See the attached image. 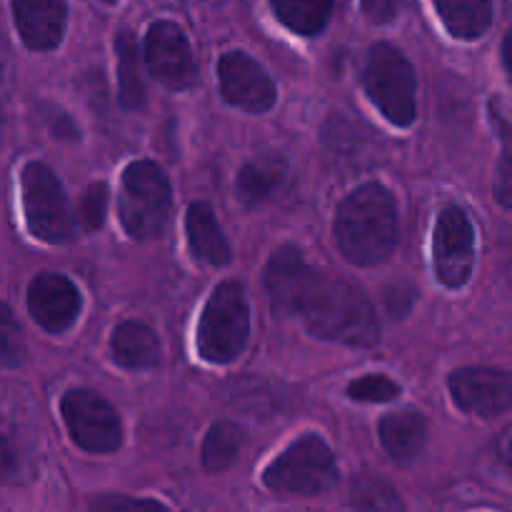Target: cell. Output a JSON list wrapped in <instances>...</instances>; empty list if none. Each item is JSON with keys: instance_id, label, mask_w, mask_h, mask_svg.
Listing matches in <instances>:
<instances>
[{"instance_id": "1", "label": "cell", "mask_w": 512, "mask_h": 512, "mask_svg": "<svg viewBox=\"0 0 512 512\" xmlns=\"http://www.w3.org/2000/svg\"><path fill=\"white\" fill-rule=\"evenodd\" d=\"M298 315L305 328L320 340L348 345V348H373L380 340L378 315L368 295L353 283L318 270L300 303Z\"/></svg>"}, {"instance_id": "2", "label": "cell", "mask_w": 512, "mask_h": 512, "mask_svg": "<svg viewBox=\"0 0 512 512\" xmlns=\"http://www.w3.org/2000/svg\"><path fill=\"white\" fill-rule=\"evenodd\" d=\"M335 243L355 265H378L398 245V208L388 188L365 183L340 203Z\"/></svg>"}, {"instance_id": "3", "label": "cell", "mask_w": 512, "mask_h": 512, "mask_svg": "<svg viewBox=\"0 0 512 512\" xmlns=\"http://www.w3.org/2000/svg\"><path fill=\"white\" fill-rule=\"evenodd\" d=\"M250 335V305L245 288L235 280L220 283L205 303L198 323L200 358L213 365H228L245 350Z\"/></svg>"}, {"instance_id": "4", "label": "cell", "mask_w": 512, "mask_h": 512, "mask_svg": "<svg viewBox=\"0 0 512 512\" xmlns=\"http://www.w3.org/2000/svg\"><path fill=\"white\" fill-rule=\"evenodd\" d=\"M120 223L135 240H153L165 230L173 208L168 175L150 160H135L125 168L120 188Z\"/></svg>"}, {"instance_id": "5", "label": "cell", "mask_w": 512, "mask_h": 512, "mask_svg": "<svg viewBox=\"0 0 512 512\" xmlns=\"http://www.w3.org/2000/svg\"><path fill=\"white\" fill-rule=\"evenodd\" d=\"M363 85L380 113L398 128H410L418 118V80L410 60L395 45H373L365 63Z\"/></svg>"}, {"instance_id": "6", "label": "cell", "mask_w": 512, "mask_h": 512, "mask_svg": "<svg viewBox=\"0 0 512 512\" xmlns=\"http://www.w3.org/2000/svg\"><path fill=\"white\" fill-rule=\"evenodd\" d=\"M263 483L275 493L320 495L338 483V463L318 435H305L268 465Z\"/></svg>"}, {"instance_id": "7", "label": "cell", "mask_w": 512, "mask_h": 512, "mask_svg": "<svg viewBox=\"0 0 512 512\" xmlns=\"http://www.w3.org/2000/svg\"><path fill=\"white\" fill-rule=\"evenodd\" d=\"M20 185L30 233L50 245L70 243L75 238L73 213L53 170L43 163H28L20 175Z\"/></svg>"}, {"instance_id": "8", "label": "cell", "mask_w": 512, "mask_h": 512, "mask_svg": "<svg viewBox=\"0 0 512 512\" xmlns=\"http://www.w3.org/2000/svg\"><path fill=\"white\" fill-rule=\"evenodd\" d=\"M70 438L88 453H113L123 443L118 413L103 395L93 390H70L60 403Z\"/></svg>"}, {"instance_id": "9", "label": "cell", "mask_w": 512, "mask_h": 512, "mask_svg": "<svg viewBox=\"0 0 512 512\" xmlns=\"http://www.w3.org/2000/svg\"><path fill=\"white\" fill-rule=\"evenodd\" d=\"M435 275L445 288H463L475 268V230L468 213L448 205L440 213L433 238Z\"/></svg>"}, {"instance_id": "10", "label": "cell", "mask_w": 512, "mask_h": 512, "mask_svg": "<svg viewBox=\"0 0 512 512\" xmlns=\"http://www.w3.org/2000/svg\"><path fill=\"white\" fill-rule=\"evenodd\" d=\"M218 78L223 98L248 113H268L278 100L273 78L243 50H230L218 60Z\"/></svg>"}, {"instance_id": "11", "label": "cell", "mask_w": 512, "mask_h": 512, "mask_svg": "<svg viewBox=\"0 0 512 512\" xmlns=\"http://www.w3.org/2000/svg\"><path fill=\"white\" fill-rule=\"evenodd\" d=\"M145 60L155 78L173 90H185L195 83V60L183 28L170 20L150 25L145 35Z\"/></svg>"}, {"instance_id": "12", "label": "cell", "mask_w": 512, "mask_h": 512, "mask_svg": "<svg viewBox=\"0 0 512 512\" xmlns=\"http://www.w3.org/2000/svg\"><path fill=\"white\" fill-rule=\"evenodd\" d=\"M450 393L458 408L480 418H495L512 408V375L498 368H460L450 375Z\"/></svg>"}, {"instance_id": "13", "label": "cell", "mask_w": 512, "mask_h": 512, "mask_svg": "<svg viewBox=\"0 0 512 512\" xmlns=\"http://www.w3.org/2000/svg\"><path fill=\"white\" fill-rule=\"evenodd\" d=\"M315 273L318 270L310 268L303 253L293 245H283L275 250L265 268V290H268L275 315H283V318L298 315L300 303H303Z\"/></svg>"}, {"instance_id": "14", "label": "cell", "mask_w": 512, "mask_h": 512, "mask_svg": "<svg viewBox=\"0 0 512 512\" xmlns=\"http://www.w3.org/2000/svg\"><path fill=\"white\" fill-rule=\"evenodd\" d=\"M80 305L78 288L65 275L43 273L28 288L30 315L48 333H65L78 320Z\"/></svg>"}, {"instance_id": "15", "label": "cell", "mask_w": 512, "mask_h": 512, "mask_svg": "<svg viewBox=\"0 0 512 512\" xmlns=\"http://www.w3.org/2000/svg\"><path fill=\"white\" fill-rule=\"evenodd\" d=\"M13 15L28 48L53 50L63 40L68 0H13Z\"/></svg>"}, {"instance_id": "16", "label": "cell", "mask_w": 512, "mask_h": 512, "mask_svg": "<svg viewBox=\"0 0 512 512\" xmlns=\"http://www.w3.org/2000/svg\"><path fill=\"white\" fill-rule=\"evenodd\" d=\"M380 440L395 463H413L428 443V423L418 410H400L380 420Z\"/></svg>"}, {"instance_id": "17", "label": "cell", "mask_w": 512, "mask_h": 512, "mask_svg": "<svg viewBox=\"0 0 512 512\" xmlns=\"http://www.w3.org/2000/svg\"><path fill=\"white\" fill-rule=\"evenodd\" d=\"M285 178H288V160L278 150H270V153L255 155L240 168L235 190L245 205H258L268 200L285 183Z\"/></svg>"}, {"instance_id": "18", "label": "cell", "mask_w": 512, "mask_h": 512, "mask_svg": "<svg viewBox=\"0 0 512 512\" xmlns=\"http://www.w3.org/2000/svg\"><path fill=\"white\" fill-rule=\"evenodd\" d=\"M185 230H188V243L195 260L205 265H215V268H223V265L230 263V245L208 203L190 205Z\"/></svg>"}, {"instance_id": "19", "label": "cell", "mask_w": 512, "mask_h": 512, "mask_svg": "<svg viewBox=\"0 0 512 512\" xmlns=\"http://www.w3.org/2000/svg\"><path fill=\"white\" fill-rule=\"evenodd\" d=\"M110 350H113L115 363L125 370L153 368L160 360L158 335L138 320H125L115 328Z\"/></svg>"}, {"instance_id": "20", "label": "cell", "mask_w": 512, "mask_h": 512, "mask_svg": "<svg viewBox=\"0 0 512 512\" xmlns=\"http://www.w3.org/2000/svg\"><path fill=\"white\" fill-rule=\"evenodd\" d=\"M440 20L450 35L478 40L493 23V0H433Z\"/></svg>"}, {"instance_id": "21", "label": "cell", "mask_w": 512, "mask_h": 512, "mask_svg": "<svg viewBox=\"0 0 512 512\" xmlns=\"http://www.w3.org/2000/svg\"><path fill=\"white\" fill-rule=\"evenodd\" d=\"M115 53H118V78H120V103L125 110H138L145 105V88L140 78L138 43L130 30H123L115 38Z\"/></svg>"}, {"instance_id": "22", "label": "cell", "mask_w": 512, "mask_h": 512, "mask_svg": "<svg viewBox=\"0 0 512 512\" xmlns=\"http://www.w3.org/2000/svg\"><path fill=\"white\" fill-rule=\"evenodd\" d=\"M285 28L300 35H318L333 15V0H270Z\"/></svg>"}, {"instance_id": "23", "label": "cell", "mask_w": 512, "mask_h": 512, "mask_svg": "<svg viewBox=\"0 0 512 512\" xmlns=\"http://www.w3.org/2000/svg\"><path fill=\"white\" fill-rule=\"evenodd\" d=\"M243 448V430L233 423H218L210 428L203 443V465L210 473H223L235 463Z\"/></svg>"}, {"instance_id": "24", "label": "cell", "mask_w": 512, "mask_h": 512, "mask_svg": "<svg viewBox=\"0 0 512 512\" xmlns=\"http://www.w3.org/2000/svg\"><path fill=\"white\" fill-rule=\"evenodd\" d=\"M348 505L363 510H400L403 503H400L398 493L390 488L388 483L378 478H358L350 488V500Z\"/></svg>"}, {"instance_id": "25", "label": "cell", "mask_w": 512, "mask_h": 512, "mask_svg": "<svg viewBox=\"0 0 512 512\" xmlns=\"http://www.w3.org/2000/svg\"><path fill=\"white\" fill-rule=\"evenodd\" d=\"M25 360V338L13 310L0 303V365L15 368Z\"/></svg>"}, {"instance_id": "26", "label": "cell", "mask_w": 512, "mask_h": 512, "mask_svg": "<svg viewBox=\"0 0 512 512\" xmlns=\"http://www.w3.org/2000/svg\"><path fill=\"white\" fill-rule=\"evenodd\" d=\"M348 395L358 403H390L400 398V385L385 375H365L348 385Z\"/></svg>"}, {"instance_id": "27", "label": "cell", "mask_w": 512, "mask_h": 512, "mask_svg": "<svg viewBox=\"0 0 512 512\" xmlns=\"http://www.w3.org/2000/svg\"><path fill=\"white\" fill-rule=\"evenodd\" d=\"M108 210V185L93 183L78 200V220L85 230H98Z\"/></svg>"}, {"instance_id": "28", "label": "cell", "mask_w": 512, "mask_h": 512, "mask_svg": "<svg viewBox=\"0 0 512 512\" xmlns=\"http://www.w3.org/2000/svg\"><path fill=\"white\" fill-rule=\"evenodd\" d=\"M495 200L503 208L512 210V150L505 148L503 158L498 163V173H495Z\"/></svg>"}, {"instance_id": "29", "label": "cell", "mask_w": 512, "mask_h": 512, "mask_svg": "<svg viewBox=\"0 0 512 512\" xmlns=\"http://www.w3.org/2000/svg\"><path fill=\"white\" fill-rule=\"evenodd\" d=\"M363 3L365 15H368L373 23H390V20L398 18L405 10L408 0H360Z\"/></svg>"}, {"instance_id": "30", "label": "cell", "mask_w": 512, "mask_h": 512, "mask_svg": "<svg viewBox=\"0 0 512 512\" xmlns=\"http://www.w3.org/2000/svg\"><path fill=\"white\" fill-rule=\"evenodd\" d=\"M93 508L98 510H123V508H150V510H163V505L155 503V500H138V498H118V495H110V498L95 500Z\"/></svg>"}, {"instance_id": "31", "label": "cell", "mask_w": 512, "mask_h": 512, "mask_svg": "<svg viewBox=\"0 0 512 512\" xmlns=\"http://www.w3.org/2000/svg\"><path fill=\"white\" fill-rule=\"evenodd\" d=\"M495 453H498V460L505 465V468L512 470V425L500 433V438L495 440Z\"/></svg>"}, {"instance_id": "32", "label": "cell", "mask_w": 512, "mask_h": 512, "mask_svg": "<svg viewBox=\"0 0 512 512\" xmlns=\"http://www.w3.org/2000/svg\"><path fill=\"white\" fill-rule=\"evenodd\" d=\"M13 468H15L13 448L8 445V440L0 438V480L8 478V475L13 473Z\"/></svg>"}, {"instance_id": "33", "label": "cell", "mask_w": 512, "mask_h": 512, "mask_svg": "<svg viewBox=\"0 0 512 512\" xmlns=\"http://www.w3.org/2000/svg\"><path fill=\"white\" fill-rule=\"evenodd\" d=\"M503 60H505V68H508V75L512 80V33L505 38V43H503Z\"/></svg>"}, {"instance_id": "34", "label": "cell", "mask_w": 512, "mask_h": 512, "mask_svg": "<svg viewBox=\"0 0 512 512\" xmlns=\"http://www.w3.org/2000/svg\"><path fill=\"white\" fill-rule=\"evenodd\" d=\"M105 3H115V0H105Z\"/></svg>"}]
</instances>
